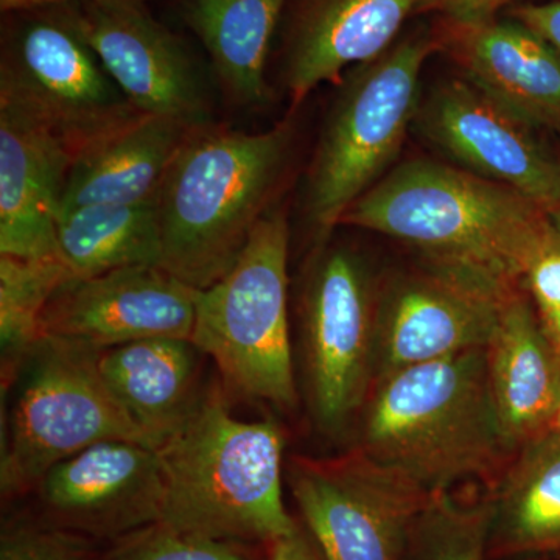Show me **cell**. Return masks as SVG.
<instances>
[{
    "label": "cell",
    "instance_id": "obj_12",
    "mask_svg": "<svg viewBox=\"0 0 560 560\" xmlns=\"http://www.w3.org/2000/svg\"><path fill=\"white\" fill-rule=\"evenodd\" d=\"M73 24L127 101L149 116L212 121L208 92L183 40L143 3H68Z\"/></svg>",
    "mask_w": 560,
    "mask_h": 560
},
{
    "label": "cell",
    "instance_id": "obj_30",
    "mask_svg": "<svg viewBox=\"0 0 560 560\" xmlns=\"http://www.w3.org/2000/svg\"><path fill=\"white\" fill-rule=\"evenodd\" d=\"M514 0H416L412 14H438L455 27H480Z\"/></svg>",
    "mask_w": 560,
    "mask_h": 560
},
{
    "label": "cell",
    "instance_id": "obj_4",
    "mask_svg": "<svg viewBox=\"0 0 560 560\" xmlns=\"http://www.w3.org/2000/svg\"><path fill=\"white\" fill-rule=\"evenodd\" d=\"M221 382L158 448L164 474L162 525L267 547L296 528L283 503L285 434L271 419L242 420Z\"/></svg>",
    "mask_w": 560,
    "mask_h": 560
},
{
    "label": "cell",
    "instance_id": "obj_8",
    "mask_svg": "<svg viewBox=\"0 0 560 560\" xmlns=\"http://www.w3.org/2000/svg\"><path fill=\"white\" fill-rule=\"evenodd\" d=\"M0 62V103L38 121L73 164L140 114L73 24L68 3L20 11Z\"/></svg>",
    "mask_w": 560,
    "mask_h": 560
},
{
    "label": "cell",
    "instance_id": "obj_33",
    "mask_svg": "<svg viewBox=\"0 0 560 560\" xmlns=\"http://www.w3.org/2000/svg\"><path fill=\"white\" fill-rule=\"evenodd\" d=\"M73 0H0L3 13H20V11L40 9V7L62 5ZM75 2H130L145 3V0H75Z\"/></svg>",
    "mask_w": 560,
    "mask_h": 560
},
{
    "label": "cell",
    "instance_id": "obj_13",
    "mask_svg": "<svg viewBox=\"0 0 560 560\" xmlns=\"http://www.w3.org/2000/svg\"><path fill=\"white\" fill-rule=\"evenodd\" d=\"M35 490L47 522L116 541L161 522L160 452L136 441L97 442L55 464Z\"/></svg>",
    "mask_w": 560,
    "mask_h": 560
},
{
    "label": "cell",
    "instance_id": "obj_19",
    "mask_svg": "<svg viewBox=\"0 0 560 560\" xmlns=\"http://www.w3.org/2000/svg\"><path fill=\"white\" fill-rule=\"evenodd\" d=\"M485 349L490 390L515 453L551 431L560 404V353L525 289L501 304Z\"/></svg>",
    "mask_w": 560,
    "mask_h": 560
},
{
    "label": "cell",
    "instance_id": "obj_7",
    "mask_svg": "<svg viewBox=\"0 0 560 560\" xmlns=\"http://www.w3.org/2000/svg\"><path fill=\"white\" fill-rule=\"evenodd\" d=\"M101 352L43 337L21 364L0 463L3 497L35 490L55 464L97 442L150 445L103 381Z\"/></svg>",
    "mask_w": 560,
    "mask_h": 560
},
{
    "label": "cell",
    "instance_id": "obj_21",
    "mask_svg": "<svg viewBox=\"0 0 560 560\" xmlns=\"http://www.w3.org/2000/svg\"><path fill=\"white\" fill-rule=\"evenodd\" d=\"M191 128L171 117L143 114L72 165L61 212L154 200Z\"/></svg>",
    "mask_w": 560,
    "mask_h": 560
},
{
    "label": "cell",
    "instance_id": "obj_34",
    "mask_svg": "<svg viewBox=\"0 0 560 560\" xmlns=\"http://www.w3.org/2000/svg\"><path fill=\"white\" fill-rule=\"evenodd\" d=\"M550 217L552 224H555L556 231H558V234L560 235V200L558 205H556V208L551 210Z\"/></svg>",
    "mask_w": 560,
    "mask_h": 560
},
{
    "label": "cell",
    "instance_id": "obj_1",
    "mask_svg": "<svg viewBox=\"0 0 560 560\" xmlns=\"http://www.w3.org/2000/svg\"><path fill=\"white\" fill-rule=\"evenodd\" d=\"M341 224L404 243L423 267L499 301L525 289L530 265L560 237L521 191L427 158L390 168Z\"/></svg>",
    "mask_w": 560,
    "mask_h": 560
},
{
    "label": "cell",
    "instance_id": "obj_11",
    "mask_svg": "<svg viewBox=\"0 0 560 560\" xmlns=\"http://www.w3.org/2000/svg\"><path fill=\"white\" fill-rule=\"evenodd\" d=\"M415 131L456 167L521 191L548 213L560 200V160L537 130L464 77L442 80L420 98Z\"/></svg>",
    "mask_w": 560,
    "mask_h": 560
},
{
    "label": "cell",
    "instance_id": "obj_35",
    "mask_svg": "<svg viewBox=\"0 0 560 560\" xmlns=\"http://www.w3.org/2000/svg\"><path fill=\"white\" fill-rule=\"evenodd\" d=\"M551 431L552 433L558 434V436H560V404L558 412H556L555 422H552Z\"/></svg>",
    "mask_w": 560,
    "mask_h": 560
},
{
    "label": "cell",
    "instance_id": "obj_15",
    "mask_svg": "<svg viewBox=\"0 0 560 560\" xmlns=\"http://www.w3.org/2000/svg\"><path fill=\"white\" fill-rule=\"evenodd\" d=\"M503 302L423 265L381 280L375 382L405 368L486 348Z\"/></svg>",
    "mask_w": 560,
    "mask_h": 560
},
{
    "label": "cell",
    "instance_id": "obj_20",
    "mask_svg": "<svg viewBox=\"0 0 560 560\" xmlns=\"http://www.w3.org/2000/svg\"><path fill=\"white\" fill-rule=\"evenodd\" d=\"M205 357L189 338H149L102 350L98 370L142 436L160 448L206 396Z\"/></svg>",
    "mask_w": 560,
    "mask_h": 560
},
{
    "label": "cell",
    "instance_id": "obj_24",
    "mask_svg": "<svg viewBox=\"0 0 560 560\" xmlns=\"http://www.w3.org/2000/svg\"><path fill=\"white\" fill-rule=\"evenodd\" d=\"M57 238L58 253L70 278H94L121 268L161 265L156 198L62 210Z\"/></svg>",
    "mask_w": 560,
    "mask_h": 560
},
{
    "label": "cell",
    "instance_id": "obj_31",
    "mask_svg": "<svg viewBox=\"0 0 560 560\" xmlns=\"http://www.w3.org/2000/svg\"><path fill=\"white\" fill-rule=\"evenodd\" d=\"M511 18L521 21L541 39L547 40L560 58V0L515 7L511 11Z\"/></svg>",
    "mask_w": 560,
    "mask_h": 560
},
{
    "label": "cell",
    "instance_id": "obj_16",
    "mask_svg": "<svg viewBox=\"0 0 560 560\" xmlns=\"http://www.w3.org/2000/svg\"><path fill=\"white\" fill-rule=\"evenodd\" d=\"M416 0H289L278 36L291 108L323 83L374 60L397 39Z\"/></svg>",
    "mask_w": 560,
    "mask_h": 560
},
{
    "label": "cell",
    "instance_id": "obj_3",
    "mask_svg": "<svg viewBox=\"0 0 560 560\" xmlns=\"http://www.w3.org/2000/svg\"><path fill=\"white\" fill-rule=\"evenodd\" d=\"M357 425L355 445L429 493L466 481L492 489L515 455L490 390L485 348L375 382Z\"/></svg>",
    "mask_w": 560,
    "mask_h": 560
},
{
    "label": "cell",
    "instance_id": "obj_6",
    "mask_svg": "<svg viewBox=\"0 0 560 560\" xmlns=\"http://www.w3.org/2000/svg\"><path fill=\"white\" fill-rule=\"evenodd\" d=\"M290 223L275 206L226 275L197 290L190 340L219 370L228 396L298 407L289 318Z\"/></svg>",
    "mask_w": 560,
    "mask_h": 560
},
{
    "label": "cell",
    "instance_id": "obj_5",
    "mask_svg": "<svg viewBox=\"0 0 560 560\" xmlns=\"http://www.w3.org/2000/svg\"><path fill=\"white\" fill-rule=\"evenodd\" d=\"M436 50L440 35L419 28L342 77L305 180L304 215L316 246L399 156L422 98L420 73Z\"/></svg>",
    "mask_w": 560,
    "mask_h": 560
},
{
    "label": "cell",
    "instance_id": "obj_14",
    "mask_svg": "<svg viewBox=\"0 0 560 560\" xmlns=\"http://www.w3.org/2000/svg\"><path fill=\"white\" fill-rule=\"evenodd\" d=\"M197 290L161 265L68 278L43 315V337L105 350L149 338H189Z\"/></svg>",
    "mask_w": 560,
    "mask_h": 560
},
{
    "label": "cell",
    "instance_id": "obj_22",
    "mask_svg": "<svg viewBox=\"0 0 560 560\" xmlns=\"http://www.w3.org/2000/svg\"><path fill=\"white\" fill-rule=\"evenodd\" d=\"M488 560L560 556V436L515 452L490 489Z\"/></svg>",
    "mask_w": 560,
    "mask_h": 560
},
{
    "label": "cell",
    "instance_id": "obj_26",
    "mask_svg": "<svg viewBox=\"0 0 560 560\" xmlns=\"http://www.w3.org/2000/svg\"><path fill=\"white\" fill-rule=\"evenodd\" d=\"M490 495L431 493L412 525L405 560H488Z\"/></svg>",
    "mask_w": 560,
    "mask_h": 560
},
{
    "label": "cell",
    "instance_id": "obj_36",
    "mask_svg": "<svg viewBox=\"0 0 560 560\" xmlns=\"http://www.w3.org/2000/svg\"><path fill=\"white\" fill-rule=\"evenodd\" d=\"M514 560H560V556H539V558H523Z\"/></svg>",
    "mask_w": 560,
    "mask_h": 560
},
{
    "label": "cell",
    "instance_id": "obj_28",
    "mask_svg": "<svg viewBox=\"0 0 560 560\" xmlns=\"http://www.w3.org/2000/svg\"><path fill=\"white\" fill-rule=\"evenodd\" d=\"M0 560H92V541L50 522L10 523L0 537Z\"/></svg>",
    "mask_w": 560,
    "mask_h": 560
},
{
    "label": "cell",
    "instance_id": "obj_2",
    "mask_svg": "<svg viewBox=\"0 0 560 560\" xmlns=\"http://www.w3.org/2000/svg\"><path fill=\"white\" fill-rule=\"evenodd\" d=\"M293 142L291 116L261 132L191 128L156 195L161 267L195 290L223 278L278 205Z\"/></svg>",
    "mask_w": 560,
    "mask_h": 560
},
{
    "label": "cell",
    "instance_id": "obj_10",
    "mask_svg": "<svg viewBox=\"0 0 560 560\" xmlns=\"http://www.w3.org/2000/svg\"><path fill=\"white\" fill-rule=\"evenodd\" d=\"M285 480L326 560H405L431 495L359 445L330 458L291 456Z\"/></svg>",
    "mask_w": 560,
    "mask_h": 560
},
{
    "label": "cell",
    "instance_id": "obj_29",
    "mask_svg": "<svg viewBox=\"0 0 560 560\" xmlns=\"http://www.w3.org/2000/svg\"><path fill=\"white\" fill-rule=\"evenodd\" d=\"M525 290L545 334L560 353V237L530 265Z\"/></svg>",
    "mask_w": 560,
    "mask_h": 560
},
{
    "label": "cell",
    "instance_id": "obj_25",
    "mask_svg": "<svg viewBox=\"0 0 560 560\" xmlns=\"http://www.w3.org/2000/svg\"><path fill=\"white\" fill-rule=\"evenodd\" d=\"M70 278L60 257L20 259L0 256V349L2 390L43 338V315L58 287Z\"/></svg>",
    "mask_w": 560,
    "mask_h": 560
},
{
    "label": "cell",
    "instance_id": "obj_32",
    "mask_svg": "<svg viewBox=\"0 0 560 560\" xmlns=\"http://www.w3.org/2000/svg\"><path fill=\"white\" fill-rule=\"evenodd\" d=\"M267 560H326L318 545L298 518L296 528L267 545Z\"/></svg>",
    "mask_w": 560,
    "mask_h": 560
},
{
    "label": "cell",
    "instance_id": "obj_27",
    "mask_svg": "<svg viewBox=\"0 0 560 560\" xmlns=\"http://www.w3.org/2000/svg\"><path fill=\"white\" fill-rule=\"evenodd\" d=\"M105 560H267V547L205 539L154 523L116 540Z\"/></svg>",
    "mask_w": 560,
    "mask_h": 560
},
{
    "label": "cell",
    "instance_id": "obj_9",
    "mask_svg": "<svg viewBox=\"0 0 560 560\" xmlns=\"http://www.w3.org/2000/svg\"><path fill=\"white\" fill-rule=\"evenodd\" d=\"M378 283L342 245L315 246L302 283V377L318 429L340 438L357 425L375 383Z\"/></svg>",
    "mask_w": 560,
    "mask_h": 560
},
{
    "label": "cell",
    "instance_id": "obj_18",
    "mask_svg": "<svg viewBox=\"0 0 560 560\" xmlns=\"http://www.w3.org/2000/svg\"><path fill=\"white\" fill-rule=\"evenodd\" d=\"M440 38L482 94L534 130L560 132V58L547 40L514 18L480 27L445 24Z\"/></svg>",
    "mask_w": 560,
    "mask_h": 560
},
{
    "label": "cell",
    "instance_id": "obj_23",
    "mask_svg": "<svg viewBox=\"0 0 560 560\" xmlns=\"http://www.w3.org/2000/svg\"><path fill=\"white\" fill-rule=\"evenodd\" d=\"M289 0H186L184 21L208 51L221 90L238 106L270 98L267 65Z\"/></svg>",
    "mask_w": 560,
    "mask_h": 560
},
{
    "label": "cell",
    "instance_id": "obj_17",
    "mask_svg": "<svg viewBox=\"0 0 560 560\" xmlns=\"http://www.w3.org/2000/svg\"><path fill=\"white\" fill-rule=\"evenodd\" d=\"M72 165L46 128L0 103V256L60 257L57 224Z\"/></svg>",
    "mask_w": 560,
    "mask_h": 560
}]
</instances>
